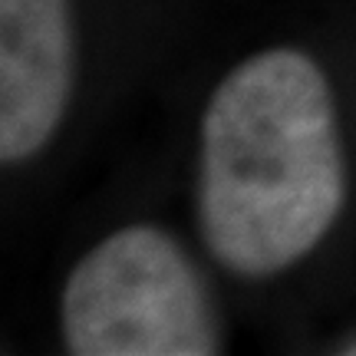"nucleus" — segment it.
Here are the masks:
<instances>
[{
    "label": "nucleus",
    "mask_w": 356,
    "mask_h": 356,
    "mask_svg": "<svg viewBox=\"0 0 356 356\" xmlns=\"http://www.w3.org/2000/svg\"><path fill=\"white\" fill-rule=\"evenodd\" d=\"M343 162L327 83L304 53L241 63L202 126V228L221 264L274 274L327 234Z\"/></svg>",
    "instance_id": "f257e3e1"
},
{
    "label": "nucleus",
    "mask_w": 356,
    "mask_h": 356,
    "mask_svg": "<svg viewBox=\"0 0 356 356\" xmlns=\"http://www.w3.org/2000/svg\"><path fill=\"white\" fill-rule=\"evenodd\" d=\"M63 337L79 356H204L218 350L202 284L172 238L126 228L79 261L63 291Z\"/></svg>",
    "instance_id": "f03ea898"
},
{
    "label": "nucleus",
    "mask_w": 356,
    "mask_h": 356,
    "mask_svg": "<svg viewBox=\"0 0 356 356\" xmlns=\"http://www.w3.org/2000/svg\"><path fill=\"white\" fill-rule=\"evenodd\" d=\"M353 353H356V350H353Z\"/></svg>",
    "instance_id": "20e7f679"
},
{
    "label": "nucleus",
    "mask_w": 356,
    "mask_h": 356,
    "mask_svg": "<svg viewBox=\"0 0 356 356\" xmlns=\"http://www.w3.org/2000/svg\"><path fill=\"white\" fill-rule=\"evenodd\" d=\"M70 92L66 0H0V155L20 162L53 136Z\"/></svg>",
    "instance_id": "7ed1b4c3"
}]
</instances>
